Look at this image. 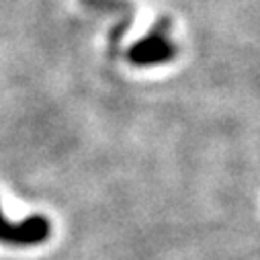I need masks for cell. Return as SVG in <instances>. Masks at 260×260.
<instances>
[{
	"mask_svg": "<svg viewBox=\"0 0 260 260\" xmlns=\"http://www.w3.org/2000/svg\"><path fill=\"white\" fill-rule=\"evenodd\" d=\"M168 27L170 19H160L146 37L132 45V49L127 51V59L134 66H156V63L172 59L174 45L168 39Z\"/></svg>",
	"mask_w": 260,
	"mask_h": 260,
	"instance_id": "obj_1",
	"label": "cell"
},
{
	"mask_svg": "<svg viewBox=\"0 0 260 260\" xmlns=\"http://www.w3.org/2000/svg\"><path fill=\"white\" fill-rule=\"evenodd\" d=\"M51 232V225L45 217L33 215L21 223H11L0 213V242H9L17 246H33L43 242Z\"/></svg>",
	"mask_w": 260,
	"mask_h": 260,
	"instance_id": "obj_2",
	"label": "cell"
}]
</instances>
